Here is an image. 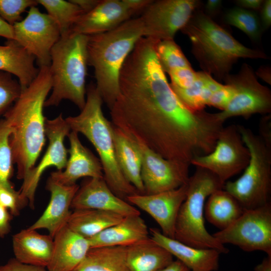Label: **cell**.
<instances>
[{
	"label": "cell",
	"mask_w": 271,
	"mask_h": 271,
	"mask_svg": "<svg viewBox=\"0 0 271 271\" xmlns=\"http://www.w3.org/2000/svg\"><path fill=\"white\" fill-rule=\"evenodd\" d=\"M158 42L142 37L126 59L112 123L163 158L191 165L213 150L224 123L216 113L193 111L179 100L157 58Z\"/></svg>",
	"instance_id": "obj_1"
},
{
	"label": "cell",
	"mask_w": 271,
	"mask_h": 271,
	"mask_svg": "<svg viewBox=\"0 0 271 271\" xmlns=\"http://www.w3.org/2000/svg\"><path fill=\"white\" fill-rule=\"evenodd\" d=\"M39 68L35 79L4 115L11 129L9 143L19 180H23L35 166L45 143L43 108L52 80L49 66Z\"/></svg>",
	"instance_id": "obj_2"
},
{
	"label": "cell",
	"mask_w": 271,
	"mask_h": 271,
	"mask_svg": "<svg viewBox=\"0 0 271 271\" xmlns=\"http://www.w3.org/2000/svg\"><path fill=\"white\" fill-rule=\"evenodd\" d=\"M181 31L189 38L192 53L202 71L220 81L241 58L268 59L264 52L241 44L202 10H196Z\"/></svg>",
	"instance_id": "obj_3"
},
{
	"label": "cell",
	"mask_w": 271,
	"mask_h": 271,
	"mask_svg": "<svg viewBox=\"0 0 271 271\" xmlns=\"http://www.w3.org/2000/svg\"><path fill=\"white\" fill-rule=\"evenodd\" d=\"M142 37L141 17L130 19L108 32L89 36L88 65L94 69L96 88L109 109L118 94L122 67Z\"/></svg>",
	"instance_id": "obj_4"
},
{
	"label": "cell",
	"mask_w": 271,
	"mask_h": 271,
	"mask_svg": "<svg viewBox=\"0 0 271 271\" xmlns=\"http://www.w3.org/2000/svg\"><path fill=\"white\" fill-rule=\"evenodd\" d=\"M102 99L95 86L87 90L85 104L80 113L65 118L71 131L83 134L93 145L102 165L103 177L113 193L126 200L139 194L125 178L118 165L115 154L113 124L104 115Z\"/></svg>",
	"instance_id": "obj_5"
},
{
	"label": "cell",
	"mask_w": 271,
	"mask_h": 271,
	"mask_svg": "<svg viewBox=\"0 0 271 271\" xmlns=\"http://www.w3.org/2000/svg\"><path fill=\"white\" fill-rule=\"evenodd\" d=\"M89 36L70 32L61 36L51 51L52 86L44 107L58 106L64 99L81 110L85 104Z\"/></svg>",
	"instance_id": "obj_6"
},
{
	"label": "cell",
	"mask_w": 271,
	"mask_h": 271,
	"mask_svg": "<svg viewBox=\"0 0 271 271\" xmlns=\"http://www.w3.org/2000/svg\"><path fill=\"white\" fill-rule=\"evenodd\" d=\"M224 184L210 171L196 167L187 182L186 196L177 216L175 239L195 248L214 249L220 253L229 252L224 245L208 232L204 221L206 199L214 192L222 189Z\"/></svg>",
	"instance_id": "obj_7"
},
{
	"label": "cell",
	"mask_w": 271,
	"mask_h": 271,
	"mask_svg": "<svg viewBox=\"0 0 271 271\" xmlns=\"http://www.w3.org/2000/svg\"><path fill=\"white\" fill-rule=\"evenodd\" d=\"M238 127L249 151L250 160L242 175L234 181H226L223 189L244 210L261 207L271 203V147L250 129Z\"/></svg>",
	"instance_id": "obj_8"
},
{
	"label": "cell",
	"mask_w": 271,
	"mask_h": 271,
	"mask_svg": "<svg viewBox=\"0 0 271 271\" xmlns=\"http://www.w3.org/2000/svg\"><path fill=\"white\" fill-rule=\"evenodd\" d=\"M233 90V96L226 108L216 113L220 120L224 122L234 116L248 118L259 113L271 112V91L257 80L252 68L243 63L236 74H229L223 80Z\"/></svg>",
	"instance_id": "obj_9"
},
{
	"label": "cell",
	"mask_w": 271,
	"mask_h": 271,
	"mask_svg": "<svg viewBox=\"0 0 271 271\" xmlns=\"http://www.w3.org/2000/svg\"><path fill=\"white\" fill-rule=\"evenodd\" d=\"M213 236L223 245L231 244L246 252L261 251L271 256V203L245 210L231 225Z\"/></svg>",
	"instance_id": "obj_10"
},
{
	"label": "cell",
	"mask_w": 271,
	"mask_h": 271,
	"mask_svg": "<svg viewBox=\"0 0 271 271\" xmlns=\"http://www.w3.org/2000/svg\"><path fill=\"white\" fill-rule=\"evenodd\" d=\"M250 152L245 145L238 125L223 126L213 150L194 158L191 165L208 170L224 184L247 166Z\"/></svg>",
	"instance_id": "obj_11"
},
{
	"label": "cell",
	"mask_w": 271,
	"mask_h": 271,
	"mask_svg": "<svg viewBox=\"0 0 271 271\" xmlns=\"http://www.w3.org/2000/svg\"><path fill=\"white\" fill-rule=\"evenodd\" d=\"M13 28V40L34 57L39 68L50 66L51 50L61 37L60 29L54 20L34 6L29 9L27 16Z\"/></svg>",
	"instance_id": "obj_12"
},
{
	"label": "cell",
	"mask_w": 271,
	"mask_h": 271,
	"mask_svg": "<svg viewBox=\"0 0 271 271\" xmlns=\"http://www.w3.org/2000/svg\"><path fill=\"white\" fill-rule=\"evenodd\" d=\"M200 4L198 0L153 1L140 17L144 37L158 41L174 40Z\"/></svg>",
	"instance_id": "obj_13"
},
{
	"label": "cell",
	"mask_w": 271,
	"mask_h": 271,
	"mask_svg": "<svg viewBox=\"0 0 271 271\" xmlns=\"http://www.w3.org/2000/svg\"><path fill=\"white\" fill-rule=\"evenodd\" d=\"M45 136L49 141L47 149L37 166H34L23 180L19 190L22 197L28 201L31 208H35V195L41 177L48 168L55 167L58 171L65 168L68 151L64 146V139L71 130L60 114L52 119L47 118L45 124Z\"/></svg>",
	"instance_id": "obj_14"
},
{
	"label": "cell",
	"mask_w": 271,
	"mask_h": 271,
	"mask_svg": "<svg viewBox=\"0 0 271 271\" xmlns=\"http://www.w3.org/2000/svg\"><path fill=\"white\" fill-rule=\"evenodd\" d=\"M134 141L142 156L141 178L145 194L174 190L187 183L190 177V165L166 159L142 144Z\"/></svg>",
	"instance_id": "obj_15"
},
{
	"label": "cell",
	"mask_w": 271,
	"mask_h": 271,
	"mask_svg": "<svg viewBox=\"0 0 271 271\" xmlns=\"http://www.w3.org/2000/svg\"><path fill=\"white\" fill-rule=\"evenodd\" d=\"M187 183L169 191L151 195L136 194L126 201L148 213L157 222L161 232L175 239V226L180 208L185 199Z\"/></svg>",
	"instance_id": "obj_16"
},
{
	"label": "cell",
	"mask_w": 271,
	"mask_h": 271,
	"mask_svg": "<svg viewBox=\"0 0 271 271\" xmlns=\"http://www.w3.org/2000/svg\"><path fill=\"white\" fill-rule=\"evenodd\" d=\"M71 208L103 210L123 217L141 214L135 207L113 193L104 177L89 178L85 181L76 192Z\"/></svg>",
	"instance_id": "obj_17"
},
{
	"label": "cell",
	"mask_w": 271,
	"mask_h": 271,
	"mask_svg": "<svg viewBox=\"0 0 271 271\" xmlns=\"http://www.w3.org/2000/svg\"><path fill=\"white\" fill-rule=\"evenodd\" d=\"M70 148L64 170L52 172L50 177L56 182L66 186L76 184L82 177H103L100 160L80 142L78 133L71 131L68 136Z\"/></svg>",
	"instance_id": "obj_18"
},
{
	"label": "cell",
	"mask_w": 271,
	"mask_h": 271,
	"mask_svg": "<svg viewBox=\"0 0 271 271\" xmlns=\"http://www.w3.org/2000/svg\"><path fill=\"white\" fill-rule=\"evenodd\" d=\"M79 188L75 184H61L50 177L46 189L50 193V200L42 215L29 228L31 229H46L52 237L67 224L71 213L70 211L72 200Z\"/></svg>",
	"instance_id": "obj_19"
},
{
	"label": "cell",
	"mask_w": 271,
	"mask_h": 271,
	"mask_svg": "<svg viewBox=\"0 0 271 271\" xmlns=\"http://www.w3.org/2000/svg\"><path fill=\"white\" fill-rule=\"evenodd\" d=\"M122 0H100L91 11L83 14L70 32L87 36L111 31L131 19Z\"/></svg>",
	"instance_id": "obj_20"
},
{
	"label": "cell",
	"mask_w": 271,
	"mask_h": 271,
	"mask_svg": "<svg viewBox=\"0 0 271 271\" xmlns=\"http://www.w3.org/2000/svg\"><path fill=\"white\" fill-rule=\"evenodd\" d=\"M151 238L183 263L190 271H216L219 251L211 248H195L164 235L159 230L149 229Z\"/></svg>",
	"instance_id": "obj_21"
},
{
	"label": "cell",
	"mask_w": 271,
	"mask_h": 271,
	"mask_svg": "<svg viewBox=\"0 0 271 271\" xmlns=\"http://www.w3.org/2000/svg\"><path fill=\"white\" fill-rule=\"evenodd\" d=\"M54 246L48 271H72L91 248L89 240L71 230L67 225L53 237Z\"/></svg>",
	"instance_id": "obj_22"
},
{
	"label": "cell",
	"mask_w": 271,
	"mask_h": 271,
	"mask_svg": "<svg viewBox=\"0 0 271 271\" xmlns=\"http://www.w3.org/2000/svg\"><path fill=\"white\" fill-rule=\"evenodd\" d=\"M15 258L21 263L47 267L53 253V238L29 228L13 236Z\"/></svg>",
	"instance_id": "obj_23"
},
{
	"label": "cell",
	"mask_w": 271,
	"mask_h": 271,
	"mask_svg": "<svg viewBox=\"0 0 271 271\" xmlns=\"http://www.w3.org/2000/svg\"><path fill=\"white\" fill-rule=\"evenodd\" d=\"M149 230L140 214L123 217L117 223L88 239L91 247H127L149 237Z\"/></svg>",
	"instance_id": "obj_24"
},
{
	"label": "cell",
	"mask_w": 271,
	"mask_h": 271,
	"mask_svg": "<svg viewBox=\"0 0 271 271\" xmlns=\"http://www.w3.org/2000/svg\"><path fill=\"white\" fill-rule=\"evenodd\" d=\"M173 260V255L151 237L127 247L129 271H159Z\"/></svg>",
	"instance_id": "obj_25"
},
{
	"label": "cell",
	"mask_w": 271,
	"mask_h": 271,
	"mask_svg": "<svg viewBox=\"0 0 271 271\" xmlns=\"http://www.w3.org/2000/svg\"><path fill=\"white\" fill-rule=\"evenodd\" d=\"M35 58L14 40H8L0 45V71L15 75L22 90L27 87L35 79L39 68L35 65Z\"/></svg>",
	"instance_id": "obj_26"
},
{
	"label": "cell",
	"mask_w": 271,
	"mask_h": 271,
	"mask_svg": "<svg viewBox=\"0 0 271 271\" xmlns=\"http://www.w3.org/2000/svg\"><path fill=\"white\" fill-rule=\"evenodd\" d=\"M113 135L116 157L122 173L140 194H145L141 178L142 156L138 145L114 125Z\"/></svg>",
	"instance_id": "obj_27"
},
{
	"label": "cell",
	"mask_w": 271,
	"mask_h": 271,
	"mask_svg": "<svg viewBox=\"0 0 271 271\" xmlns=\"http://www.w3.org/2000/svg\"><path fill=\"white\" fill-rule=\"evenodd\" d=\"M244 210L232 195L222 189L208 197L204 216L209 223L221 230L231 225Z\"/></svg>",
	"instance_id": "obj_28"
},
{
	"label": "cell",
	"mask_w": 271,
	"mask_h": 271,
	"mask_svg": "<svg viewBox=\"0 0 271 271\" xmlns=\"http://www.w3.org/2000/svg\"><path fill=\"white\" fill-rule=\"evenodd\" d=\"M123 216L111 212L93 209L74 210L67 225L73 231L89 239L112 226Z\"/></svg>",
	"instance_id": "obj_29"
},
{
	"label": "cell",
	"mask_w": 271,
	"mask_h": 271,
	"mask_svg": "<svg viewBox=\"0 0 271 271\" xmlns=\"http://www.w3.org/2000/svg\"><path fill=\"white\" fill-rule=\"evenodd\" d=\"M126 251V246L91 247L72 271H129Z\"/></svg>",
	"instance_id": "obj_30"
},
{
	"label": "cell",
	"mask_w": 271,
	"mask_h": 271,
	"mask_svg": "<svg viewBox=\"0 0 271 271\" xmlns=\"http://www.w3.org/2000/svg\"><path fill=\"white\" fill-rule=\"evenodd\" d=\"M58 25L61 36L70 32L71 29L83 14L82 10L70 0H37Z\"/></svg>",
	"instance_id": "obj_31"
},
{
	"label": "cell",
	"mask_w": 271,
	"mask_h": 271,
	"mask_svg": "<svg viewBox=\"0 0 271 271\" xmlns=\"http://www.w3.org/2000/svg\"><path fill=\"white\" fill-rule=\"evenodd\" d=\"M170 86L182 103L193 111L204 110L213 93L206 85L204 72L202 71L197 72L196 80L188 87L180 88Z\"/></svg>",
	"instance_id": "obj_32"
},
{
	"label": "cell",
	"mask_w": 271,
	"mask_h": 271,
	"mask_svg": "<svg viewBox=\"0 0 271 271\" xmlns=\"http://www.w3.org/2000/svg\"><path fill=\"white\" fill-rule=\"evenodd\" d=\"M225 23L243 32L253 42H258L263 32L259 17L252 11L236 7L228 10L224 16Z\"/></svg>",
	"instance_id": "obj_33"
},
{
	"label": "cell",
	"mask_w": 271,
	"mask_h": 271,
	"mask_svg": "<svg viewBox=\"0 0 271 271\" xmlns=\"http://www.w3.org/2000/svg\"><path fill=\"white\" fill-rule=\"evenodd\" d=\"M156 52L159 63L165 73L181 68L191 67L180 46L174 40L159 41Z\"/></svg>",
	"instance_id": "obj_34"
},
{
	"label": "cell",
	"mask_w": 271,
	"mask_h": 271,
	"mask_svg": "<svg viewBox=\"0 0 271 271\" xmlns=\"http://www.w3.org/2000/svg\"><path fill=\"white\" fill-rule=\"evenodd\" d=\"M11 129L5 119H0V185H12V153L9 143Z\"/></svg>",
	"instance_id": "obj_35"
},
{
	"label": "cell",
	"mask_w": 271,
	"mask_h": 271,
	"mask_svg": "<svg viewBox=\"0 0 271 271\" xmlns=\"http://www.w3.org/2000/svg\"><path fill=\"white\" fill-rule=\"evenodd\" d=\"M21 92L19 82L13 78L12 74L0 71V115L6 112Z\"/></svg>",
	"instance_id": "obj_36"
},
{
	"label": "cell",
	"mask_w": 271,
	"mask_h": 271,
	"mask_svg": "<svg viewBox=\"0 0 271 271\" xmlns=\"http://www.w3.org/2000/svg\"><path fill=\"white\" fill-rule=\"evenodd\" d=\"M36 0H0V17L11 26L21 21L28 8L37 6Z\"/></svg>",
	"instance_id": "obj_37"
},
{
	"label": "cell",
	"mask_w": 271,
	"mask_h": 271,
	"mask_svg": "<svg viewBox=\"0 0 271 271\" xmlns=\"http://www.w3.org/2000/svg\"><path fill=\"white\" fill-rule=\"evenodd\" d=\"M29 203L23 198L19 191L13 184L0 185V205L7 208L14 216H18L20 211Z\"/></svg>",
	"instance_id": "obj_38"
},
{
	"label": "cell",
	"mask_w": 271,
	"mask_h": 271,
	"mask_svg": "<svg viewBox=\"0 0 271 271\" xmlns=\"http://www.w3.org/2000/svg\"><path fill=\"white\" fill-rule=\"evenodd\" d=\"M168 74L171 79L170 85L180 88L190 86L197 77V72L195 71L192 67L176 69Z\"/></svg>",
	"instance_id": "obj_39"
},
{
	"label": "cell",
	"mask_w": 271,
	"mask_h": 271,
	"mask_svg": "<svg viewBox=\"0 0 271 271\" xmlns=\"http://www.w3.org/2000/svg\"><path fill=\"white\" fill-rule=\"evenodd\" d=\"M233 95V90L231 86L227 84L213 93L210 96L207 105L218 108L221 111L224 110Z\"/></svg>",
	"instance_id": "obj_40"
},
{
	"label": "cell",
	"mask_w": 271,
	"mask_h": 271,
	"mask_svg": "<svg viewBox=\"0 0 271 271\" xmlns=\"http://www.w3.org/2000/svg\"><path fill=\"white\" fill-rule=\"evenodd\" d=\"M0 271H48L46 267L22 263L15 258L0 266Z\"/></svg>",
	"instance_id": "obj_41"
},
{
	"label": "cell",
	"mask_w": 271,
	"mask_h": 271,
	"mask_svg": "<svg viewBox=\"0 0 271 271\" xmlns=\"http://www.w3.org/2000/svg\"><path fill=\"white\" fill-rule=\"evenodd\" d=\"M259 137L268 146L271 147V115H264L259 123Z\"/></svg>",
	"instance_id": "obj_42"
},
{
	"label": "cell",
	"mask_w": 271,
	"mask_h": 271,
	"mask_svg": "<svg viewBox=\"0 0 271 271\" xmlns=\"http://www.w3.org/2000/svg\"><path fill=\"white\" fill-rule=\"evenodd\" d=\"M13 216L7 208L0 205L1 238H4L11 231V221Z\"/></svg>",
	"instance_id": "obj_43"
},
{
	"label": "cell",
	"mask_w": 271,
	"mask_h": 271,
	"mask_svg": "<svg viewBox=\"0 0 271 271\" xmlns=\"http://www.w3.org/2000/svg\"><path fill=\"white\" fill-rule=\"evenodd\" d=\"M132 16L137 13L143 12L153 0H122Z\"/></svg>",
	"instance_id": "obj_44"
},
{
	"label": "cell",
	"mask_w": 271,
	"mask_h": 271,
	"mask_svg": "<svg viewBox=\"0 0 271 271\" xmlns=\"http://www.w3.org/2000/svg\"><path fill=\"white\" fill-rule=\"evenodd\" d=\"M259 18L263 31L268 29L271 25V1H264L260 9Z\"/></svg>",
	"instance_id": "obj_45"
},
{
	"label": "cell",
	"mask_w": 271,
	"mask_h": 271,
	"mask_svg": "<svg viewBox=\"0 0 271 271\" xmlns=\"http://www.w3.org/2000/svg\"><path fill=\"white\" fill-rule=\"evenodd\" d=\"M221 7L222 1L208 0L205 6V14L212 18L219 13Z\"/></svg>",
	"instance_id": "obj_46"
},
{
	"label": "cell",
	"mask_w": 271,
	"mask_h": 271,
	"mask_svg": "<svg viewBox=\"0 0 271 271\" xmlns=\"http://www.w3.org/2000/svg\"><path fill=\"white\" fill-rule=\"evenodd\" d=\"M264 1L262 0H237L235 3L243 9H248L254 10H260Z\"/></svg>",
	"instance_id": "obj_47"
},
{
	"label": "cell",
	"mask_w": 271,
	"mask_h": 271,
	"mask_svg": "<svg viewBox=\"0 0 271 271\" xmlns=\"http://www.w3.org/2000/svg\"><path fill=\"white\" fill-rule=\"evenodd\" d=\"M77 5L83 11L86 13L93 9L100 2V0H70Z\"/></svg>",
	"instance_id": "obj_48"
},
{
	"label": "cell",
	"mask_w": 271,
	"mask_h": 271,
	"mask_svg": "<svg viewBox=\"0 0 271 271\" xmlns=\"http://www.w3.org/2000/svg\"><path fill=\"white\" fill-rule=\"evenodd\" d=\"M0 37L8 40L14 39L13 26L9 25L0 17Z\"/></svg>",
	"instance_id": "obj_49"
},
{
	"label": "cell",
	"mask_w": 271,
	"mask_h": 271,
	"mask_svg": "<svg viewBox=\"0 0 271 271\" xmlns=\"http://www.w3.org/2000/svg\"><path fill=\"white\" fill-rule=\"evenodd\" d=\"M159 271H190L183 263L178 259L174 260L169 265Z\"/></svg>",
	"instance_id": "obj_50"
},
{
	"label": "cell",
	"mask_w": 271,
	"mask_h": 271,
	"mask_svg": "<svg viewBox=\"0 0 271 271\" xmlns=\"http://www.w3.org/2000/svg\"><path fill=\"white\" fill-rule=\"evenodd\" d=\"M254 271H271V256L267 255L262 261L257 264L254 268Z\"/></svg>",
	"instance_id": "obj_51"
},
{
	"label": "cell",
	"mask_w": 271,
	"mask_h": 271,
	"mask_svg": "<svg viewBox=\"0 0 271 271\" xmlns=\"http://www.w3.org/2000/svg\"><path fill=\"white\" fill-rule=\"evenodd\" d=\"M255 74L270 84V70L269 67L261 66Z\"/></svg>",
	"instance_id": "obj_52"
}]
</instances>
